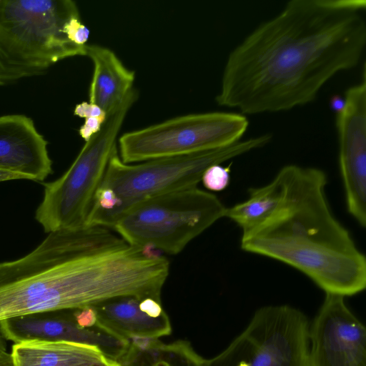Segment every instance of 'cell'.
Wrapping results in <instances>:
<instances>
[{
    "label": "cell",
    "mask_w": 366,
    "mask_h": 366,
    "mask_svg": "<svg viewBox=\"0 0 366 366\" xmlns=\"http://www.w3.org/2000/svg\"><path fill=\"white\" fill-rule=\"evenodd\" d=\"M365 7V0L288 1L230 51L217 104L245 116L313 102L335 74L360 63Z\"/></svg>",
    "instance_id": "obj_1"
},
{
    "label": "cell",
    "mask_w": 366,
    "mask_h": 366,
    "mask_svg": "<svg viewBox=\"0 0 366 366\" xmlns=\"http://www.w3.org/2000/svg\"><path fill=\"white\" fill-rule=\"evenodd\" d=\"M152 287L146 253L108 228L56 231L24 257L0 263V321L123 297L142 299Z\"/></svg>",
    "instance_id": "obj_2"
},
{
    "label": "cell",
    "mask_w": 366,
    "mask_h": 366,
    "mask_svg": "<svg viewBox=\"0 0 366 366\" xmlns=\"http://www.w3.org/2000/svg\"><path fill=\"white\" fill-rule=\"evenodd\" d=\"M288 166L285 196L263 223L242 234V250L299 270L326 294L357 295L366 287V259L329 205L325 173Z\"/></svg>",
    "instance_id": "obj_3"
},
{
    "label": "cell",
    "mask_w": 366,
    "mask_h": 366,
    "mask_svg": "<svg viewBox=\"0 0 366 366\" xmlns=\"http://www.w3.org/2000/svg\"><path fill=\"white\" fill-rule=\"evenodd\" d=\"M271 139V134L266 133L218 149L160 157L134 165L123 162L117 148L95 194L86 226L113 229L119 219L139 202L197 187L210 166L261 148Z\"/></svg>",
    "instance_id": "obj_4"
},
{
    "label": "cell",
    "mask_w": 366,
    "mask_h": 366,
    "mask_svg": "<svg viewBox=\"0 0 366 366\" xmlns=\"http://www.w3.org/2000/svg\"><path fill=\"white\" fill-rule=\"evenodd\" d=\"M89 29L71 0H0V53L18 80L86 56Z\"/></svg>",
    "instance_id": "obj_5"
},
{
    "label": "cell",
    "mask_w": 366,
    "mask_h": 366,
    "mask_svg": "<svg viewBox=\"0 0 366 366\" xmlns=\"http://www.w3.org/2000/svg\"><path fill=\"white\" fill-rule=\"evenodd\" d=\"M138 97L133 88L107 114L100 131L86 142L68 170L56 180L44 184V196L35 219L46 232L86 226L95 194L117 149L118 134Z\"/></svg>",
    "instance_id": "obj_6"
},
{
    "label": "cell",
    "mask_w": 366,
    "mask_h": 366,
    "mask_svg": "<svg viewBox=\"0 0 366 366\" xmlns=\"http://www.w3.org/2000/svg\"><path fill=\"white\" fill-rule=\"evenodd\" d=\"M225 210L214 194L194 187L139 202L119 219L113 229L132 246L177 254L224 217Z\"/></svg>",
    "instance_id": "obj_7"
},
{
    "label": "cell",
    "mask_w": 366,
    "mask_h": 366,
    "mask_svg": "<svg viewBox=\"0 0 366 366\" xmlns=\"http://www.w3.org/2000/svg\"><path fill=\"white\" fill-rule=\"evenodd\" d=\"M240 113L211 112L177 117L124 133L118 140L126 164L218 149L241 140L248 128Z\"/></svg>",
    "instance_id": "obj_8"
},
{
    "label": "cell",
    "mask_w": 366,
    "mask_h": 366,
    "mask_svg": "<svg viewBox=\"0 0 366 366\" xmlns=\"http://www.w3.org/2000/svg\"><path fill=\"white\" fill-rule=\"evenodd\" d=\"M306 315L287 305L262 307L244 331L204 366H308Z\"/></svg>",
    "instance_id": "obj_9"
},
{
    "label": "cell",
    "mask_w": 366,
    "mask_h": 366,
    "mask_svg": "<svg viewBox=\"0 0 366 366\" xmlns=\"http://www.w3.org/2000/svg\"><path fill=\"white\" fill-rule=\"evenodd\" d=\"M339 164L347 209L361 226L366 224V73L345 92L337 110Z\"/></svg>",
    "instance_id": "obj_10"
},
{
    "label": "cell",
    "mask_w": 366,
    "mask_h": 366,
    "mask_svg": "<svg viewBox=\"0 0 366 366\" xmlns=\"http://www.w3.org/2000/svg\"><path fill=\"white\" fill-rule=\"evenodd\" d=\"M308 366H366V330L345 297L326 294L310 325Z\"/></svg>",
    "instance_id": "obj_11"
},
{
    "label": "cell",
    "mask_w": 366,
    "mask_h": 366,
    "mask_svg": "<svg viewBox=\"0 0 366 366\" xmlns=\"http://www.w3.org/2000/svg\"><path fill=\"white\" fill-rule=\"evenodd\" d=\"M59 312L26 315L0 321L3 337L14 344L29 340L69 341L98 346L107 355L118 360L129 343L101 330L79 326L72 317Z\"/></svg>",
    "instance_id": "obj_12"
},
{
    "label": "cell",
    "mask_w": 366,
    "mask_h": 366,
    "mask_svg": "<svg viewBox=\"0 0 366 366\" xmlns=\"http://www.w3.org/2000/svg\"><path fill=\"white\" fill-rule=\"evenodd\" d=\"M47 141L23 114L0 117V170L44 181L52 173Z\"/></svg>",
    "instance_id": "obj_13"
},
{
    "label": "cell",
    "mask_w": 366,
    "mask_h": 366,
    "mask_svg": "<svg viewBox=\"0 0 366 366\" xmlns=\"http://www.w3.org/2000/svg\"><path fill=\"white\" fill-rule=\"evenodd\" d=\"M95 327L119 340H158L171 334L167 315H156L145 310L142 300L134 297L112 299L92 307Z\"/></svg>",
    "instance_id": "obj_14"
},
{
    "label": "cell",
    "mask_w": 366,
    "mask_h": 366,
    "mask_svg": "<svg viewBox=\"0 0 366 366\" xmlns=\"http://www.w3.org/2000/svg\"><path fill=\"white\" fill-rule=\"evenodd\" d=\"M11 354L14 366H99L112 358L97 345L69 341L21 342Z\"/></svg>",
    "instance_id": "obj_15"
},
{
    "label": "cell",
    "mask_w": 366,
    "mask_h": 366,
    "mask_svg": "<svg viewBox=\"0 0 366 366\" xmlns=\"http://www.w3.org/2000/svg\"><path fill=\"white\" fill-rule=\"evenodd\" d=\"M86 56L94 66L89 91V102L98 105L107 114L134 88L135 72L126 67L109 48L86 44Z\"/></svg>",
    "instance_id": "obj_16"
},
{
    "label": "cell",
    "mask_w": 366,
    "mask_h": 366,
    "mask_svg": "<svg viewBox=\"0 0 366 366\" xmlns=\"http://www.w3.org/2000/svg\"><path fill=\"white\" fill-rule=\"evenodd\" d=\"M288 167H282L267 184L249 189L248 198L227 208L224 217L233 221L246 234L267 220L282 202L287 186Z\"/></svg>",
    "instance_id": "obj_17"
},
{
    "label": "cell",
    "mask_w": 366,
    "mask_h": 366,
    "mask_svg": "<svg viewBox=\"0 0 366 366\" xmlns=\"http://www.w3.org/2000/svg\"><path fill=\"white\" fill-rule=\"evenodd\" d=\"M204 186L211 191L219 192L224 189L230 181V166L214 164L204 172L202 180Z\"/></svg>",
    "instance_id": "obj_18"
},
{
    "label": "cell",
    "mask_w": 366,
    "mask_h": 366,
    "mask_svg": "<svg viewBox=\"0 0 366 366\" xmlns=\"http://www.w3.org/2000/svg\"><path fill=\"white\" fill-rule=\"evenodd\" d=\"M107 115L86 118L84 123L81 125L79 130V135L85 141L89 140L94 134L98 133Z\"/></svg>",
    "instance_id": "obj_19"
},
{
    "label": "cell",
    "mask_w": 366,
    "mask_h": 366,
    "mask_svg": "<svg viewBox=\"0 0 366 366\" xmlns=\"http://www.w3.org/2000/svg\"><path fill=\"white\" fill-rule=\"evenodd\" d=\"M74 114L84 119L107 115L105 112L98 105L89 102H83L76 104L74 110Z\"/></svg>",
    "instance_id": "obj_20"
},
{
    "label": "cell",
    "mask_w": 366,
    "mask_h": 366,
    "mask_svg": "<svg viewBox=\"0 0 366 366\" xmlns=\"http://www.w3.org/2000/svg\"><path fill=\"white\" fill-rule=\"evenodd\" d=\"M18 81L0 53V86H4Z\"/></svg>",
    "instance_id": "obj_21"
},
{
    "label": "cell",
    "mask_w": 366,
    "mask_h": 366,
    "mask_svg": "<svg viewBox=\"0 0 366 366\" xmlns=\"http://www.w3.org/2000/svg\"><path fill=\"white\" fill-rule=\"evenodd\" d=\"M0 366H14L12 355L6 348H0Z\"/></svg>",
    "instance_id": "obj_22"
},
{
    "label": "cell",
    "mask_w": 366,
    "mask_h": 366,
    "mask_svg": "<svg viewBox=\"0 0 366 366\" xmlns=\"http://www.w3.org/2000/svg\"><path fill=\"white\" fill-rule=\"evenodd\" d=\"M14 179H25V178L15 173L0 170V182Z\"/></svg>",
    "instance_id": "obj_23"
},
{
    "label": "cell",
    "mask_w": 366,
    "mask_h": 366,
    "mask_svg": "<svg viewBox=\"0 0 366 366\" xmlns=\"http://www.w3.org/2000/svg\"><path fill=\"white\" fill-rule=\"evenodd\" d=\"M99 366H122L121 363L114 358H110L104 365Z\"/></svg>",
    "instance_id": "obj_24"
},
{
    "label": "cell",
    "mask_w": 366,
    "mask_h": 366,
    "mask_svg": "<svg viewBox=\"0 0 366 366\" xmlns=\"http://www.w3.org/2000/svg\"><path fill=\"white\" fill-rule=\"evenodd\" d=\"M4 337L1 333V331H0V348H6V345L4 344Z\"/></svg>",
    "instance_id": "obj_25"
}]
</instances>
